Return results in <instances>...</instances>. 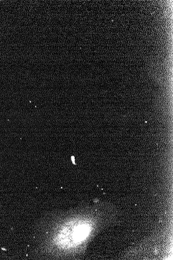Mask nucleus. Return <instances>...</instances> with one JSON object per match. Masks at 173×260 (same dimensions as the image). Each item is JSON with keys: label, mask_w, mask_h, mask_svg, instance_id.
<instances>
[{"label": "nucleus", "mask_w": 173, "mask_h": 260, "mask_svg": "<svg viewBox=\"0 0 173 260\" xmlns=\"http://www.w3.org/2000/svg\"><path fill=\"white\" fill-rule=\"evenodd\" d=\"M80 209L44 217L39 225L38 255L52 258L82 251L93 234L95 222L92 210Z\"/></svg>", "instance_id": "nucleus-1"}]
</instances>
